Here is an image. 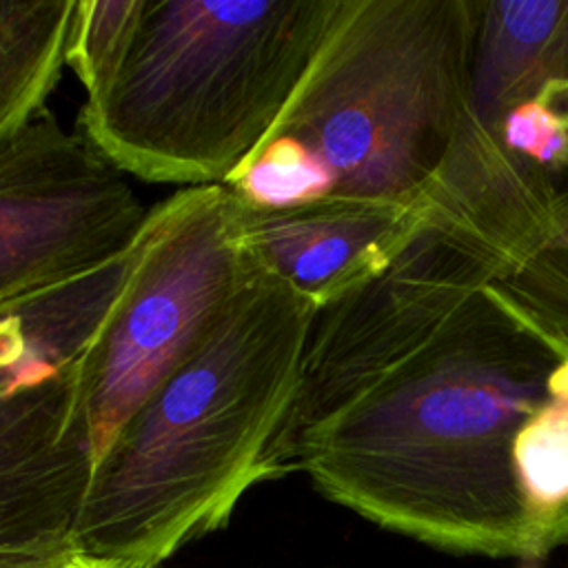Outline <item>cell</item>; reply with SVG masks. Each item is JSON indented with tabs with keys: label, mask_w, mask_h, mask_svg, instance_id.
<instances>
[{
	"label": "cell",
	"mask_w": 568,
	"mask_h": 568,
	"mask_svg": "<svg viewBox=\"0 0 568 568\" xmlns=\"http://www.w3.org/2000/svg\"><path fill=\"white\" fill-rule=\"evenodd\" d=\"M317 308L262 273L144 397L93 464L75 548L111 568H162L224 528L280 442Z\"/></svg>",
	"instance_id": "2"
},
{
	"label": "cell",
	"mask_w": 568,
	"mask_h": 568,
	"mask_svg": "<svg viewBox=\"0 0 568 568\" xmlns=\"http://www.w3.org/2000/svg\"><path fill=\"white\" fill-rule=\"evenodd\" d=\"M144 9V0H75L67 67L95 93L113 73Z\"/></svg>",
	"instance_id": "12"
},
{
	"label": "cell",
	"mask_w": 568,
	"mask_h": 568,
	"mask_svg": "<svg viewBox=\"0 0 568 568\" xmlns=\"http://www.w3.org/2000/svg\"><path fill=\"white\" fill-rule=\"evenodd\" d=\"M255 273L226 184L180 189L149 209L124 291L78 362L93 464Z\"/></svg>",
	"instance_id": "5"
},
{
	"label": "cell",
	"mask_w": 568,
	"mask_h": 568,
	"mask_svg": "<svg viewBox=\"0 0 568 568\" xmlns=\"http://www.w3.org/2000/svg\"><path fill=\"white\" fill-rule=\"evenodd\" d=\"M133 246L102 268L0 308V395L80 362L124 291Z\"/></svg>",
	"instance_id": "10"
},
{
	"label": "cell",
	"mask_w": 568,
	"mask_h": 568,
	"mask_svg": "<svg viewBox=\"0 0 568 568\" xmlns=\"http://www.w3.org/2000/svg\"><path fill=\"white\" fill-rule=\"evenodd\" d=\"M162 568H164V566H162Z\"/></svg>",
	"instance_id": "14"
},
{
	"label": "cell",
	"mask_w": 568,
	"mask_h": 568,
	"mask_svg": "<svg viewBox=\"0 0 568 568\" xmlns=\"http://www.w3.org/2000/svg\"><path fill=\"white\" fill-rule=\"evenodd\" d=\"M44 106L0 142V308L126 255L149 209Z\"/></svg>",
	"instance_id": "7"
},
{
	"label": "cell",
	"mask_w": 568,
	"mask_h": 568,
	"mask_svg": "<svg viewBox=\"0 0 568 568\" xmlns=\"http://www.w3.org/2000/svg\"><path fill=\"white\" fill-rule=\"evenodd\" d=\"M91 473L75 366L0 395V568H49L75 550Z\"/></svg>",
	"instance_id": "8"
},
{
	"label": "cell",
	"mask_w": 568,
	"mask_h": 568,
	"mask_svg": "<svg viewBox=\"0 0 568 568\" xmlns=\"http://www.w3.org/2000/svg\"><path fill=\"white\" fill-rule=\"evenodd\" d=\"M477 16L479 0H337L268 138L297 144L333 197L415 206L464 115Z\"/></svg>",
	"instance_id": "4"
},
{
	"label": "cell",
	"mask_w": 568,
	"mask_h": 568,
	"mask_svg": "<svg viewBox=\"0 0 568 568\" xmlns=\"http://www.w3.org/2000/svg\"><path fill=\"white\" fill-rule=\"evenodd\" d=\"M331 501L466 555L568 544V242L424 193L317 311L280 442Z\"/></svg>",
	"instance_id": "1"
},
{
	"label": "cell",
	"mask_w": 568,
	"mask_h": 568,
	"mask_svg": "<svg viewBox=\"0 0 568 568\" xmlns=\"http://www.w3.org/2000/svg\"><path fill=\"white\" fill-rule=\"evenodd\" d=\"M433 182L568 237V0H479L464 115Z\"/></svg>",
	"instance_id": "6"
},
{
	"label": "cell",
	"mask_w": 568,
	"mask_h": 568,
	"mask_svg": "<svg viewBox=\"0 0 568 568\" xmlns=\"http://www.w3.org/2000/svg\"><path fill=\"white\" fill-rule=\"evenodd\" d=\"M417 215L419 202L402 206L331 195L262 209L237 200L240 240L253 264L317 311L377 273Z\"/></svg>",
	"instance_id": "9"
},
{
	"label": "cell",
	"mask_w": 568,
	"mask_h": 568,
	"mask_svg": "<svg viewBox=\"0 0 568 568\" xmlns=\"http://www.w3.org/2000/svg\"><path fill=\"white\" fill-rule=\"evenodd\" d=\"M49 568H111V566L104 564L102 559H95V557H91V555H87V552L75 548L73 552H69L67 557H62L60 561H55Z\"/></svg>",
	"instance_id": "13"
},
{
	"label": "cell",
	"mask_w": 568,
	"mask_h": 568,
	"mask_svg": "<svg viewBox=\"0 0 568 568\" xmlns=\"http://www.w3.org/2000/svg\"><path fill=\"white\" fill-rule=\"evenodd\" d=\"M75 0H0V142L22 129L67 67Z\"/></svg>",
	"instance_id": "11"
},
{
	"label": "cell",
	"mask_w": 568,
	"mask_h": 568,
	"mask_svg": "<svg viewBox=\"0 0 568 568\" xmlns=\"http://www.w3.org/2000/svg\"><path fill=\"white\" fill-rule=\"evenodd\" d=\"M337 0H144L106 82L87 95L82 135L120 173L209 186L280 122Z\"/></svg>",
	"instance_id": "3"
}]
</instances>
